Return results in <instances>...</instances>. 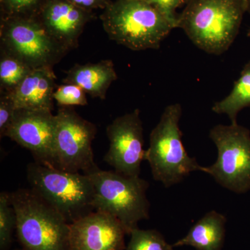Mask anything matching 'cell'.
Returning <instances> with one entry per match:
<instances>
[{
	"label": "cell",
	"mask_w": 250,
	"mask_h": 250,
	"mask_svg": "<svg viewBox=\"0 0 250 250\" xmlns=\"http://www.w3.org/2000/svg\"><path fill=\"white\" fill-rule=\"evenodd\" d=\"M246 12V0H188L177 28L199 49L221 55L236 40Z\"/></svg>",
	"instance_id": "cell-1"
},
{
	"label": "cell",
	"mask_w": 250,
	"mask_h": 250,
	"mask_svg": "<svg viewBox=\"0 0 250 250\" xmlns=\"http://www.w3.org/2000/svg\"><path fill=\"white\" fill-rule=\"evenodd\" d=\"M111 40L131 50L157 49L174 27L144 0H114L100 16Z\"/></svg>",
	"instance_id": "cell-2"
},
{
	"label": "cell",
	"mask_w": 250,
	"mask_h": 250,
	"mask_svg": "<svg viewBox=\"0 0 250 250\" xmlns=\"http://www.w3.org/2000/svg\"><path fill=\"white\" fill-rule=\"evenodd\" d=\"M24 250H71L70 223L31 189L10 192Z\"/></svg>",
	"instance_id": "cell-3"
},
{
	"label": "cell",
	"mask_w": 250,
	"mask_h": 250,
	"mask_svg": "<svg viewBox=\"0 0 250 250\" xmlns=\"http://www.w3.org/2000/svg\"><path fill=\"white\" fill-rule=\"evenodd\" d=\"M27 177L31 190L71 224L95 210V189L87 174L30 163Z\"/></svg>",
	"instance_id": "cell-4"
},
{
	"label": "cell",
	"mask_w": 250,
	"mask_h": 250,
	"mask_svg": "<svg viewBox=\"0 0 250 250\" xmlns=\"http://www.w3.org/2000/svg\"><path fill=\"white\" fill-rule=\"evenodd\" d=\"M182 115L180 104L166 106L151 132L146 150V161L150 166L153 179L166 188L180 183L191 172H202L203 168L184 147L179 128Z\"/></svg>",
	"instance_id": "cell-5"
},
{
	"label": "cell",
	"mask_w": 250,
	"mask_h": 250,
	"mask_svg": "<svg viewBox=\"0 0 250 250\" xmlns=\"http://www.w3.org/2000/svg\"><path fill=\"white\" fill-rule=\"evenodd\" d=\"M85 174L91 179L95 189V209L118 219L127 234L139 228L141 220L149 219L147 181L140 176L128 177L115 170H102L98 166Z\"/></svg>",
	"instance_id": "cell-6"
},
{
	"label": "cell",
	"mask_w": 250,
	"mask_h": 250,
	"mask_svg": "<svg viewBox=\"0 0 250 250\" xmlns=\"http://www.w3.org/2000/svg\"><path fill=\"white\" fill-rule=\"evenodd\" d=\"M0 44L1 51L32 69L54 67L69 52L36 16L1 17Z\"/></svg>",
	"instance_id": "cell-7"
},
{
	"label": "cell",
	"mask_w": 250,
	"mask_h": 250,
	"mask_svg": "<svg viewBox=\"0 0 250 250\" xmlns=\"http://www.w3.org/2000/svg\"><path fill=\"white\" fill-rule=\"evenodd\" d=\"M209 138L217 149L213 165L203 167L222 187L238 194L250 190V131L241 125H218L210 130Z\"/></svg>",
	"instance_id": "cell-8"
},
{
	"label": "cell",
	"mask_w": 250,
	"mask_h": 250,
	"mask_svg": "<svg viewBox=\"0 0 250 250\" xmlns=\"http://www.w3.org/2000/svg\"><path fill=\"white\" fill-rule=\"evenodd\" d=\"M55 117L53 167L83 174L98 167L93 150L96 126L80 116L72 106H60Z\"/></svg>",
	"instance_id": "cell-9"
},
{
	"label": "cell",
	"mask_w": 250,
	"mask_h": 250,
	"mask_svg": "<svg viewBox=\"0 0 250 250\" xmlns=\"http://www.w3.org/2000/svg\"><path fill=\"white\" fill-rule=\"evenodd\" d=\"M109 148L104 161L128 177H139L146 161L143 122L139 109L118 117L106 127Z\"/></svg>",
	"instance_id": "cell-10"
},
{
	"label": "cell",
	"mask_w": 250,
	"mask_h": 250,
	"mask_svg": "<svg viewBox=\"0 0 250 250\" xmlns=\"http://www.w3.org/2000/svg\"><path fill=\"white\" fill-rule=\"evenodd\" d=\"M55 129L52 111L17 108L6 137L27 149L36 162L53 166Z\"/></svg>",
	"instance_id": "cell-11"
},
{
	"label": "cell",
	"mask_w": 250,
	"mask_h": 250,
	"mask_svg": "<svg viewBox=\"0 0 250 250\" xmlns=\"http://www.w3.org/2000/svg\"><path fill=\"white\" fill-rule=\"evenodd\" d=\"M126 230L121 222L95 210L70 224L71 250H125Z\"/></svg>",
	"instance_id": "cell-12"
},
{
	"label": "cell",
	"mask_w": 250,
	"mask_h": 250,
	"mask_svg": "<svg viewBox=\"0 0 250 250\" xmlns=\"http://www.w3.org/2000/svg\"><path fill=\"white\" fill-rule=\"evenodd\" d=\"M36 18L46 31L70 52L78 47L79 39L93 15L68 0H46Z\"/></svg>",
	"instance_id": "cell-13"
},
{
	"label": "cell",
	"mask_w": 250,
	"mask_h": 250,
	"mask_svg": "<svg viewBox=\"0 0 250 250\" xmlns=\"http://www.w3.org/2000/svg\"><path fill=\"white\" fill-rule=\"evenodd\" d=\"M53 67L34 69L16 90L9 93L17 108L54 109L53 95L57 85Z\"/></svg>",
	"instance_id": "cell-14"
},
{
	"label": "cell",
	"mask_w": 250,
	"mask_h": 250,
	"mask_svg": "<svg viewBox=\"0 0 250 250\" xmlns=\"http://www.w3.org/2000/svg\"><path fill=\"white\" fill-rule=\"evenodd\" d=\"M62 80L64 83L80 86L93 98L106 99L110 85L118 79L114 63L111 60H103L97 63L75 64Z\"/></svg>",
	"instance_id": "cell-15"
},
{
	"label": "cell",
	"mask_w": 250,
	"mask_h": 250,
	"mask_svg": "<svg viewBox=\"0 0 250 250\" xmlns=\"http://www.w3.org/2000/svg\"><path fill=\"white\" fill-rule=\"evenodd\" d=\"M227 218L216 210H210L200 218L174 248L190 246L197 250H221L225 239Z\"/></svg>",
	"instance_id": "cell-16"
},
{
	"label": "cell",
	"mask_w": 250,
	"mask_h": 250,
	"mask_svg": "<svg viewBox=\"0 0 250 250\" xmlns=\"http://www.w3.org/2000/svg\"><path fill=\"white\" fill-rule=\"evenodd\" d=\"M250 106V60L243 67L231 91L226 98L216 102L212 106V111L217 114L227 115L231 124H237V116L239 112Z\"/></svg>",
	"instance_id": "cell-17"
},
{
	"label": "cell",
	"mask_w": 250,
	"mask_h": 250,
	"mask_svg": "<svg viewBox=\"0 0 250 250\" xmlns=\"http://www.w3.org/2000/svg\"><path fill=\"white\" fill-rule=\"evenodd\" d=\"M34 69L0 50V93H11Z\"/></svg>",
	"instance_id": "cell-18"
},
{
	"label": "cell",
	"mask_w": 250,
	"mask_h": 250,
	"mask_svg": "<svg viewBox=\"0 0 250 250\" xmlns=\"http://www.w3.org/2000/svg\"><path fill=\"white\" fill-rule=\"evenodd\" d=\"M17 217L11 201L10 192L0 194V250H9L16 230Z\"/></svg>",
	"instance_id": "cell-19"
},
{
	"label": "cell",
	"mask_w": 250,
	"mask_h": 250,
	"mask_svg": "<svg viewBox=\"0 0 250 250\" xmlns=\"http://www.w3.org/2000/svg\"><path fill=\"white\" fill-rule=\"evenodd\" d=\"M129 235L131 238L126 250H173V246L167 243L164 236L155 229L138 228Z\"/></svg>",
	"instance_id": "cell-20"
},
{
	"label": "cell",
	"mask_w": 250,
	"mask_h": 250,
	"mask_svg": "<svg viewBox=\"0 0 250 250\" xmlns=\"http://www.w3.org/2000/svg\"><path fill=\"white\" fill-rule=\"evenodd\" d=\"M46 0H1L2 17L36 16Z\"/></svg>",
	"instance_id": "cell-21"
},
{
	"label": "cell",
	"mask_w": 250,
	"mask_h": 250,
	"mask_svg": "<svg viewBox=\"0 0 250 250\" xmlns=\"http://www.w3.org/2000/svg\"><path fill=\"white\" fill-rule=\"evenodd\" d=\"M85 94L78 85L63 83L56 88L53 98L60 106H86L88 100Z\"/></svg>",
	"instance_id": "cell-22"
},
{
	"label": "cell",
	"mask_w": 250,
	"mask_h": 250,
	"mask_svg": "<svg viewBox=\"0 0 250 250\" xmlns=\"http://www.w3.org/2000/svg\"><path fill=\"white\" fill-rule=\"evenodd\" d=\"M16 107L12 97L8 93H0V137H6L16 115Z\"/></svg>",
	"instance_id": "cell-23"
},
{
	"label": "cell",
	"mask_w": 250,
	"mask_h": 250,
	"mask_svg": "<svg viewBox=\"0 0 250 250\" xmlns=\"http://www.w3.org/2000/svg\"><path fill=\"white\" fill-rule=\"evenodd\" d=\"M152 6L174 27L177 28L179 14L177 10L185 4L184 0H144Z\"/></svg>",
	"instance_id": "cell-24"
},
{
	"label": "cell",
	"mask_w": 250,
	"mask_h": 250,
	"mask_svg": "<svg viewBox=\"0 0 250 250\" xmlns=\"http://www.w3.org/2000/svg\"><path fill=\"white\" fill-rule=\"evenodd\" d=\"M80 9L90 11L94 9H105L111 2V0H68Z\"/></svg>",
	"instance_id": "cell-25"
},
{
	"label": "cell",
	"mask_w": 250,
	"mask_h": 250,
	"mask_svg": "<svg viewBox=\"0 0 250 250\" xmlns=\"http://www.w3.org/2000/svg\"><path fill=\"white\" fill-rule=\"evenodd\" d=\"M248 3V12L250 14V0H246Z\"/></svg>",
	"instance_id": "cell-26"
},
{
	"label": "cell",
	"mask_w": 250,
	"mask_h": 250,
	"mask_svg": "<svg viewBox=\"0 0 250 250\" xmlns=\"http://www.w3.org/2000/svg\"><path fill=\"white\" fill-rule=\"evenodd\" d=\"M247 35H248V36H249V37H250V28L249 29V30L248 31V34H247Z\"/></svg>",
	"instance_id": "cell-27"
},
{
	"label": "cell",
	"mask_w": 250,
	"mask_h": 250,
	"mask_svg": "<svg viewBox=\"0 0 250 250\" xmlns=\"http://www.w3.org/2000/svg\"><path fill=\"white\" fill-rule=\"evenodd\" d=\"M187 1H188V0H184V2H185V4H186V3H187ZM184 5H185V4H184Z\"/></svg>",
	"instance_id": "cell-28"
},
{
	"label": "cell",
	"mask_w": 250,
	"mask_h": 250,
	"mask_svg": "<svg viewBox=\"0 0 250 250\" xmlns=\"http://www.w3.org/2000/svg\"><path fill=\"white\" fill-rule=\"evenodd\" d=\"M24 250L22 249V250Z\"/></svg>",
	"instance_id": "cell-29"
}]
</instances>
